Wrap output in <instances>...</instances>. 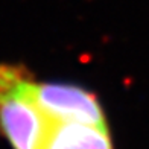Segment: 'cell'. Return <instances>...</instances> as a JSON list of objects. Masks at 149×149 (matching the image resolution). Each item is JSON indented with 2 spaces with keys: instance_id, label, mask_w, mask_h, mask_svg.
I'll return each instance as SVG.
<instances>
[{
  "instance_id": "obj_1",
  "label": "cell",
  "mask_w": 149,
  "mask_h": 149,
  "mask_svg": "<svg viewBox=\"0 0 149 149\" xmlns=\"http://www.w3.org/2000/svg\"><path fill=\"white\" fill-rule=\"evenodd\" d=\"M31 74L20 65H0V130L14 149H44L53 122L29 93Z\"/></svg>"
},
{
  "instance_id": "obj_2",
  "label": "cell",
  "mask_w": 149,
  "mask_h": 149,
  "mask_svg": "<svg viewBox=\"0 0 149 149\" xmlns=\"http://www.w3.org/2000/svg\"><path fill=\"white\" fill-rule=\"evenodd\" d=\"M29 93L53 123H85L107 128L104 110L93 93L72 84L29 82Z\"/></svg>"
},
{
  "instance_id": "obj_3",
  "label": "cell",
  "mask_w": 149,
  "mask_h": 149,
  "mask_svg": "<svg viewBox=\"0 0 149 149\" xmlns=\"http://www.w3.org/2000/svg\"><path fill=\"white\" fill-rule=\"evenodd\" d=\"M44 149H114L108 128L85 123H53Z\"/></svg>"
}]
</instances>
